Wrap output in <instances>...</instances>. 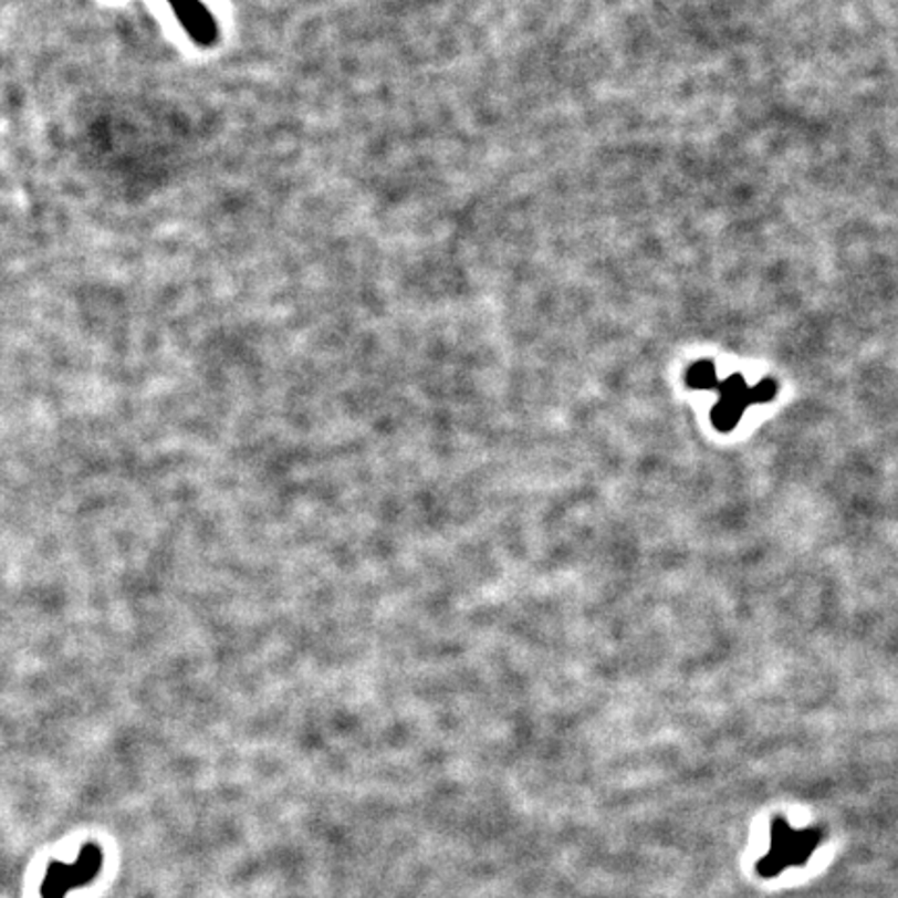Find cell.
Returning a JSON list of instances; mask_svg holds the SVG:
<instances>
[{
  "label": "cell",
  "mask_w": 898,
  "mask_h": 898,
  "mask_svg": "<svg viewBox=\"0 0 898 898\" xmlns=\"http://www.w3.org/2000/svg\"><path fill=\"white\" fill-rule=\"evenodd\" d=\"M822 834L817 829H793L784 819H776L772 828L770 853L761 859L758 869L763 878H774L789 867L803 865L817 847Z\"/></svg>",
  "instance_id": "obj_1"
},
{
  "label": "cell",
  "mask_w": 898,
  "mask_h": 898,
  "mask_svg": "<svg viewBox=\"0 0 898 898\" xmlns=\"http://www.w3.org/2000/svg\"><path fill=\"white\" fill-rule=\"evenodd\" d=\"M103 869V850L90 845L75 865L52 864L42 886V897L63 898L71 888L92 880Z\"/></svg>",
  "instance_id": "obj_2"
},
{
  "label": "cell",
  "mask_w": 898,
  "mask_h": 898,
  "mask_svg": "<svg viewBox=\"0 0 898 898\" xmlns=\"http://www.w3.org/2000/svg\"><path fill=\"white\" fill-rule=\"evenodd\" d=\"M718 389L722 394V399L728 404H734L739 408H746L751 401V389L744 385L743 377H730L724 383H718Z\"/></svg>",
  "instance_id": "obj_3"
},
{
  "label": "cell",
  "mask_w": 898,
  "mask_h": 898,
  "mask_svg": "<svg viewBox=\"0 0 898 898\" xmlns=\"http://www.w3.org/2000/svg\"><path fill=\"white\" fill-rule=\"evenodd\" d=\"M741 415H743V408H739V406H734V404H728L724 399H720V404L713 408V422H716L718 429L730 431V429L737 427Z\"/></svg>",
  "instance_id": "obj_4"
},
{
  "label": "cell",
  "mask_w": 898,
  "mask_h": 898,
  "mask_svg": "<svg viewBox=\"0 0 898 898\" xmlns=\"http://www.w3.org/2000/svg\"><path fill=\"white\" fill-rule=\"evenodd\" d=\"M687 379H689L691 387H699V389H713V387H718L716 370H713V366L709 363L695 364L691 370H689Z\"/></svg>",
  "instance_id": "obj_5"
},
{
  "label": "cell",
  "mask_w": 898,
  "mask_h": 898,
  "mask_svg": "<svg viewBox=\"0 0 898 898\" xmlns=\"http://www.w3.org/2000/svg\"><path fill=\"white\" fill-rule=\"evenodd\" d=\"M776 394V385L774 380H761L760 385H755L751 389V401H770Z\"/></svg>",
  "instance_id": "obj_6"
}]
</instances>
